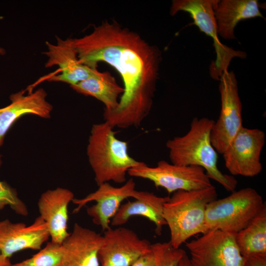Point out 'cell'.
Listing matches in <instances>:
<instances>
[{
    "label": "cell",
    "instance_id": "4",
    "mask_svg": "<svg viewBox=\"0 0 266 266\" xmlns=\"http://www.w3.org/2000/svg\"><path fill=\"white\" fill-rule=\"evenodd\" d=\"M217 197L213 185L199 190L177 191L169 197L163 213L170 231L169 242L174 248H179L189 238L207 232L206 207Z\"/></svg>",
    "mask_w": 266,
    "mask_h": 266
},
{
    "label": "cell",
    "instance_id": "10",
    "mask_svg": "<svg viewBox=\"0 0 266 266\" xmlns=\"http://www.w3.org/2000/svg\"><path fill=\"white\" fill-rule=\"evenodd\" d=\"M186 246L190 253L191 266H242L243 257L234 234L208 231Z\"/></svg>",
    "mask_w": 266,
    "mask_h": 266
},
{
    "label": "cell",
    "instance_id": "6",
    "mask_svg": "<svg viewBox=\"0 0 266 266\" xmlns=\"http://www.w3.org/2000/svg\"><path fill=\"white\" fill-rule=\"evenodd\" d=\"M218 0H174L170 9V14L174 16L179 11L190 14L194 24L200 32L210 36L213 40L216 54L212 61L209 72L212 78L220 80L223 73L228 70L232 59H244L246 53L236 50L222 43L219 39L214 8Z\"/></svg>",
    "mask_w": 266,
    "mask_h": 266
},
{
    "label": "cell",
    "instance_id": "22",
    "mask_svg": "<svg viewBox=\"0 0 266 266\" xmlns=\"http://www.w3.org/2000/svg\"><path fill=\"white\" fill-rule=\"evenodd\" d=\"M63 254L62 245L51 241L32 257L11 266H61Z\"/></svg>",
    "mask_w": 266,
    "mask_h": 266
},
{
    "label": "cell",
    "instance_id": "11",
    "mask_svg": "<svg viewBox=\"0 0 266 266\" xmlns=\"http://www.w3.org/2000/svg\"><path fill=\"white\" fill-rule=\"evenodd\" d=\"M99 251L100 266H132L141 256L151 251V243L133 230L119 227L103 232Z\"/></svg>",
    "mask_w": 266,
    "mask_h": 266
},
{
    "label": "cell",
    "instance_id": "8",
    "mask_svg": "<svg viewBox=\"0 0 266 266\" xmlns=\"http://www.w3.org/2000/svg\"><path fill=\"white\" fill-rule=\"evenodd\" d=\"M219 81L221 110L212 127L210 137L216 151L222 154L243 125L242 104L234 73L224 71Z\"/></svg>",
    "mask_w": 266,
    "mask_h": 266
},
{
    "label": "cell",
    "instance_id": "17",
    "mask_svg": "<svg viewBox=\"0 0 266 266\" xmlns=\"http://www.w3.org/2000/svg\"><path fill=\"white\" fill-rule=\"evenodd\" d=\"M102 240L100 233L75 223L62 244L61 266H100L98 254Z\"/></svg>",
    "mask_w": 266,
    "mask_h": 266
},
{
    "label": "cell",
    "instance_id": "25",
    "mask_svg": "<svg viewBox=\"0 0 266 266\" xmlns=\"http://www.w3.org/2000/svg\"><path fill=\"white\" fill-rule=\"evenodd\" d=\"M242 257V266H266V253L255 254Z\"/></svg>",
    "mask_w": 266,
    "mask_h": 266
},
{
    "label": "cell",
    "instance_id": "26",
    "mask_svg": "<svg viewBox=\"0 0 266 266\" xmlns=\"http://www.w3.org/2000/svg\"><path fill=\"white\" fill-rule=\"evenodd\" d=\"M132 266H154V258L152 250L140 257Z\"/></svg>",
    "mask_w": 266,
    "mask_h": 266
},
{
    "label": "cell",
    "instance_id": "1",
    "mask_svg": "<svg viewBox=\"0 0 266 266\" xmlns=\"http://www.w3.org/2000/svg\"><path fill=\"white\" fill-rule=\"evenodd\" d=\"M72 40L81 64L97 69L99 63L105 62L122 77L124 92L117 107L103 112L104 121L113 128L139 126L153 106L160 50L113 21L102 22L90 33Z\"/></svg>",
    "mask_w": 266,
    "mask_h": 266
},
{
    "label": "cell",
    "instance_id": "28",
    "mask_svg": "<svg viewBox=\"0 0 266 266\" xmlns=\"http://www.w3.org/2000/svg\"><path fill=\"white\" fill-rule=\"evenodd\" d=\"M9 259H5L2 255L0 249V266H11Z\"/></svg>",
    "mask_w": 266,
    "mask_h": 266
},
{
    "label": "cell",
    "instance_id": "13",
    "mask_svg": "<svg viewBox=\"0 0 266 266\" xmlns=\"http://www.w3.org/2000/svg\"><path fill=\"white\" fill-rule=\"evenodd\" d=\"M50 237L47 226L39 216L30 225L0 221V249L6 259L24 249L39 250Z\"/></svg>",
    "mask_w": 266,
    "mask_h": 266
},
{
    "label": "cell",
    "instance_id": "24",
    "mask_svg": "<svg viewBox=\"0 0 266 266\" xmlns=\"http://www.w3.org/2000/svg\"><path fill=\"white\" fill-rule=\"evenodd\" d=\"M2 164L0 155V166ZM9 206L16 213L26 216L28 214L26 204L18 197L16 191L5 182L0 181V210Z\"/></svg>",
    "mask_w": 266,
    "mask_h": 266
},
{
    "label": "cell",
    "instance_id": "14",
    "mask_svg": "<svg viewBox=\"0 0 266 266\" xmlns=\"http://www.w3.org/2000/svg\"><path fill=\"white\" fill-rule=\"evenodd\" d=\"M56 40V44L46 42L47 50L44 53L47 57L45 67L58 66L60 71V74L51 76L50 80L66 83L70 86L85 80L98 70L80 63L72 38L63 39L57 36Z\"/></svg>",
    "mask_w": 266,
    "mask_h": 266
},
{
    "label": "cell",
    "instance_id": "3",
    "mask_svg": "<svg viewBox=\"0 0 266 266\" xmlns=\"http://www.w3.org/2000/svg\"><path fill=\"white\" fill-rule=\"evenodd\" d=\"M116 133L105 121L92 125L87 155L98 186L109 181L125 183L129 169L141 163L130 155L127 142Z\"/></svg>",
    "mask_w": 266,
    "mask_h": 266
},
{
    "label": "cell",
    "instance_id": "20",
    "mask_svg": "<svg viewBox=\"0 0 266 266\" xmlns=\"http://www.w3.org/2000/svg\"><path fill=\"white\" fill-rule=\"evenodd\" d=\"M70 87L78 93L93 97L102 102L104 112L114 110L118 106L119 96L124 92L123 87L117 84L110 72L98 70Z\"/></svg>",
    "mask_w": 266,
    "mask_h": 266
},
{
    "label": "cell",
    "instance_id": "7",
    "mask_svg": "<svg viewBox=\"0 0 266 266\" xmlns=\"http://www.w3.org/2000/svg\"><path fill=\"white\" fill-rule=\"evenodd\" d=\"M128 174L150 180L157 188L165 189L169 194L180 190H201L213 185L203 168L177 165L165 160L160 161L154 167L141 162L129 169Z\"/></svg>",
    "mask_w": 266,
    "mask_h": 266
},
{
    "label": "cell",
    "instance_id": "15",
    "mask_svg": "<svg viewBox=\"0 0 266 266\" xmlns=\"http://www.w3.org/2000/svg\"><path fill=\"white\" fill-rule=\"evenodd\" d=\"M74 199L72 191L62 187L47 190L40 196L37 202L39 216L47 226L51 241L62 244L68 236V206Z\"/></svg>",
    "mask_w": 266,
    "mask_h": 266
},
{
    "label": "cell",
    "instance_id": "16",
    "mask_svg": "<svg viewBox=\"0 0 266 266\" xmlns=\"http://www.w3.org/2000/svg\"><path fill=\"white\" fill-rule=\"evenodd\" d=\"M43 88L25 94L21 90L10 96L11 103L0 108V147L5 136L14 123L22 116L33 114L44 119L51 117L53 106L47 100Z\"/></svg>",
    "mask_w": 266,
    "mask_h": 266
},
{
    "label": "cell",
    "instance_id": "9",
    "mask_svg": "<svg viewBox=\"0 0 266 266\" xmlns=\"http://www.w3.org/2000/svg\"><path fill=\"white\" fill-rule=\"evenodd\" d=\"M265 141L262 130L241 128L222 154L225 166L232 175L254 177L261 172V155Z\"/></svg>",
    "mask_w": 266,
    "mask_h": 266
},
{
    "label": "cell",
    "instance_id": "12",
    "mask_svg": "<svg viewBox=\"0 0 266 266\" xmlns=\"http://www.w3.org/2000/svg\"><path fill=\"white\" fill-rule=\"evenodd\" d=\"M98 189L86 197L74 199L72 202L76 205L73 212L77 213L87 203L95 201L96 203L87 209V213L93 222L100 227L103 232L111 227L110 222L115 216L122 202L128 198H134L136 190L135 183L130 178L121 186L114 187L105 182L98 186Z\"/></svg>",
    "mask_w": 266,
    "mask_h": 266
},
{
    "label": "cell",
    "instance_id": "18",
    "mask_svg": "<svg viewBox=\"0 0 266 266\" xmlns=\"http://www.w3.org/2000/svg\"><path fill=\"white\" fill-rule=\"evenodd\" d=\"M169 196L159 197L147 191H136L135 200L129 201L121 205L110 222L113 226H121L133 216L145 217L153 222L157 234L162 233L163 227L166 225L163 217V206Z\"/></svg>",
    "mask_w": 266,
    "mask_h": 266
},
{
    "label": "cell",
    "instance_id": "23",
    "mask_svg": "<svg viewBox=\"0 0 266 266\" xmlns=\"http://www.w3.org/2000/svg\"><path fill=\"white\" fill-rule=\"evenodd\" d=\"M151 250L154 258V266H177L186 253L180 248H174L169 241L152 244Z\"/></svg>",
    "mask_w": 266,
    "mask_h": 266
},
{
    "label": "cell",
    "instance_id": "29",
    "mask_svg": "<svg viewBox=\"0 0 266 266\" xmlns=\"http://www.w3.org/2000/svg\"><path fill=\"white\" fill-rule=\"evenodd\" d=\"M6 54V50L3 48L0 47V55H4Z\"/></svg>",
    "mask_w": 266,
    "mask_h": 266
},
{
    "label": "cell",
    "instance_id": "5",
    "mask_svg": "<svg viewBox=\"0 0 266 266\" xmlns=\"http://www.w3.org/2000/svg\"><path fill=\"white\" fill-rule=\"evenodd\" d=\"M265 206L262 196L252 188L233 191L229 196L216 199L207 205L206 231L219 230L235 235Z\"/></svg>",
    "mask_w": 266,
    "mask_h": 266
},
{
    "label": "cell",
    "instance_id": "19",
    "mask_svg": "<svg viewBox=\"0 0 266 266\" xmlns=\"http://www.w3.org/2000/svg\"><path fill=\"white\" fill-rule=\"evenodd\" d=\"M214 14L218 33L225 39L235 38L234 28L240 21L256 17L264 18L257 0H218Z\"/></svg>",
    "mask_w": 266,
    "mask_h": 266
},
{
    "label": "cell",
    "instance_id": "21",
    "mask_svg": "<svg viewBox=\"0 0 266 266\" xmlns=\"http://www.w3.org/2000/svg\"><path fill=\"white\" fill-rule=\"evenodd\" d=\"M234 239L242 256L266 253V206L234 235Z\"/></svg>",
    "mask_w": 266,
    "mask_h": 266
},
{
    "label": "cell",
    "instance_id": "27",
    "mask_svg": "<svg viewBox=\"0 0 266 266\" xmlns=\"http://www.w3.org/2000/svg\"><path fill=\"white\" fill-rule=\"evenodd\" d=\"M177 266H191L190 259L186 253L184 254L180 259Z\"/></svg>",
    "mask_w": 266,
    "mask_h": 266
},
{
    "label": "cell",
    "instance_id": "2",
    "mask_svg": "<svg viewBox=\"0 0 266 266\" xmlns=\"http://www.w3.org/2000/svg\"><path fill=\"white\" fill-rule=\"evenodd\" d=\"M214 122L208 118L195 117L185 134L168 140L166 145L171 163L201 167L210 179L233 192L236 187L237 180L233 176L219 170L218 153L211 143V133Z\"/></svg>",
    "mask_w": 266,
    "mask_h": 266
}]
</instances>
